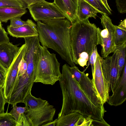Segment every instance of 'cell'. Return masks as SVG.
Instances as JSON below:
<instances>
[{
  "label": "cell",
  "mask_w": 126,
  "mask_h": 126,
  "mask_svg": "<svg viewBox=\"0 0 126 126\" xmlns=\"http://www.w3.org/2000/svg\"><path fill=\"white\" fill-rule=\"evenodd\" d=\"M121 75L112 92L107 102L111 106H117L122 104L126 99V63Z\"/></svg>",
  "instance_id": "12"
},
{
  "label": "cell",
  "mask_w": 126,
  "mask_h": 126,
  "mask_svg": "<svg viewBox=\"0 0 126 126\" xmlns=\"http://www.w3.org/2000/svg\"><path fill=\"white\" fill-rule=\"evenodd\" d=\"M118 27L125 29H126V19L125 18L123 20L120 22L118 26Z\"/></svg>",
  "instance_id": "35"
},
{
  "label": "cell",
  "mask_w": 126,
  "mask_h": 126,
  "mask_svg": "<svg viewBox=\"0 0 126 126\" xmlns=\"http://www.w3.org/2000/svg\"><path fill=\"white\" fill-rule=\"evenodd\" d=\"M25 44L20 47L17 55L7 70L3 90L6 100L9 97L17 82L19 65L23 58L26 48Z\"/></svg>",
  "instance_id": "10"
},
{
  "label": "cell",
  "mask_w": 126,
  "mask_h": 126,
  "mask_svg": "<svg viewBox=\"0 0 126 126\" xmlns=\"http://www.w3.org/2000/svg\"><path fill=\"white\" fill-rule=\"evenodd\" d=\"M98 13L101 14L100 11L86 1L79 0L77 19L83 21L92 17L95 19Z\"/></svg>",
  "instance_id": "17"
},
{
  "label": "cell",
  "mask_w": 126,
  "mask_h": 126,
  "mask_svg": "<svg viewBox=\"0 0 126 126\" xmlns=\"http://www.w3.org/2000/svg\"><path fill=\"white\" fill-rule=\"evenodd\" d=\"M19 45L10 42L0 44V62L7 70L19 51Z\"/></svg>",
  "instance_id": "14"
},
{
  "label": "cell",
  "mask_w": 126,
  "mask_h": 126,
  "mask_svg": "<svg viewBox=\"0 0 126 126\" xmlns=\"http://www.w3.org/2000/svg\"><path fill=\"white\" fill-rule=\"evenodd\" d=\"M69 70L78 82L79 86L88 96L91 102L96 106L105 110L100 98L98 96L92 79L88 74L81 72L75 65L70 66Z\"/></svg>",
  "instance_id": "9"
},
{
  "label": "cell",
  "mask_w": 126,
  "mask_h": 126,
  "mask_svg": "<svg viewBox=\"0 0 126 126\" xmlns=\"http://www.w3.org/2000/svg\"><path fill=\"white\" fill-rule=\"evenodd\" d=\"M102 15L100 18L103 29L101 30L98 27L97 28V45L101 46V57L105 58L110 54L113 53L116 48L115 28V25L113 24L111 19L108 15L106 14Z\"/></svg>",
  "instance_id": "6"
},
{
  "label": "cell",
  "mask_w": 126,
  "mask_h": 126,
  "mask_svg": "<svg viewBox=\"0 0 126 126\" xmlns=\"http://www.w3.org/2000/svg\"><path fill=\"white\" fill-rule=\"evenodd\" d=\"M24 103L26 108L25 114L31 126H42L53 120L56 109L47 100L36 98L31 92L25 98Z\"/></svg>",
  "instance_id": "5"
},
{
  "label": "cell",
  "mask_w": 126,
  "mask_h": 126,
  "mask_svg": "<svg viewBox=\"0 0 126 126\" xmlns=\"http://www.w3.org/2000/svg\"><path fill=\"white\" fill-rule=\"evenodd\" d=\"M118 12L121 14L126 13V0H115Z\"/></svg>",
  "instance_id": "27"
},
{
  "label": "cell",
  "mask_w": 126,
  "mask_h": 126,
  "mask_svg": "<svg viewBox=\"0 0 126 126\" xmlns=\"http://www.w3.org/2000/svg\"><path fill=\"white\" fill-rule=\"evenodd\" d=\"M8 34V33L4 29H0V44L9 42V39Z\"/></svg>",
  "instance_id": "30"
},
{
  "label": "cell",
  "mask_w": 126,
  "mask_h": 126,
  "mask_svg": "<svg viewBox=\"0 0 126 126\" xmlns=\"http://www.w3.org/2000/svg\"><path fill=\"white\" fill-rule=\"evenodd\" d=\"M6 7L24 8L21 0H0V8Z\"/></svg>",
  "instance_id": "24"
},
{
  "label": "cell",
  "mask_w": 126,
  "mask_h": 126,
  "mask_svg": "<svg viewBox=\"0 0 126 126\" xmlns=\"http://www.w3.org/2000/svg\"><path fill=\"white\" fill-rule=\"evenodd\" d=\"M4 29V28H3L2 26V25L1 24V22L0 21V29Z\"/></svg>",
  "instance_id": "38"
},
{
  "label": "cell",
  "mask_w": 126,
  "mask_h": 126,
  "mask_svg": "<svg viewBox=\"0 0 126 126\" xmlns=\"http://www.w3.org/2000/svg\"><path fill=\"white\" fill-rule=\"evenodd\" d=\"M68 65L65 64L63 66L62 76L59 80L63 99L58 118L76 112L93 120L106 122L103 118L105 110L96 106L91 102L70 71Z\"/></svg>",
  "instance_id": "1"
},
{
  "label": "cell",
  "mask_w": 126,
  "mask_h": 126,
  "mask_svg": "<svg viewBox=\"0 0 126 126\" xmlns=\"http://www.w3.org/2000/svg\"><path fill=\"white\" fill-rule=\"evenodd\" d=\"M98 52L95 63L94 73L92 79L98 95L104 104L108 100L109 91L106 81L103 76L100 60Z\"/></svg>",
  "instance_id": "11"
},
{
  "label": "cell",
  "mask_w": 126,
  "mask_h": 126,
  "mask_svg": "<svg viewBox=\"0 0 126 126\" xmlns=\"http://www.w3.org/2000/svg\"><path fill=\"white\" fill-rule=\"evenodd\" d=\"M126 42L116 46V48L118 50V64L119 67V76L120 77L125 64L126 63Z\"/></svg>",
  "instance_id": "20"
},
{
  "label": "cell",
  "mask_w": 126,
  "mask_h": 126,
  "mask_svg": "<svg viewBox=\"0 0 126 126\" xmlns=\"http://www.w3.org/2000/svg\"><path fill=\"white\" fill-rule=\"evenodd\" d=\"M93 119L78 112H73L57 118L56 126H93Z\"/></svg>",
  "instance_id": "13"
},
{
  "label": "cell",
  "mask_w": 126,
  "mask_h": 126,
  "mask_svg": "<svg viewBox=\"0 0 126 126\" xmlns=\"http://www.w3.org/2000/svg\"><path fill=\"white\" fill-rule=\"evenodd\" d=\"M7 111L0 114V126H16L14 117Z\"/></svg>",
  "instance_id": "22"
},
{
  "label": "cell",
  "mask_w": 126,
  "mask_h": 126,
  "mask_svg": "<svg viewBox=\"0 0 126 126\" xmlns=\"http://www.w3.org/2000/svg\"><path fill=\"white\" fill-rule=\"evenodd\" d=\"M60 66L56 54L51 53L47 48L40 44L36 55L34 82L54 85L62 76Z\"/></svg>",
  "instance_id": "4"
},
{
  "label": "cell",
  "mask_w": 126,
  "mask_h": 126,
  "mask_svg": "<svg viewBox=\"0 0 126 126\" xmlns=\"http://www.w3.org/2000/svg\"><path fill=\"white\" fill-rule=\"evenodd\" d=\"M98 53L96 46H95L93 49L87 65V66L84 70V72L87 68L89 65L91 64V66L92 76L94 74L95 63L96 60L97 54Z\"/></svg>",
  "instance_id": "25"
},
{
  "label": "cell",
  "mask_w": 126,
  "mask_h": 126,
  "mask_svg": "<svg viewBox=\"0 0 126 126\" xmlns=\"http://www.w3.org/2000/svg\"><path fill=\"white\" fill-rule=\"evenodd\" d=\"M33 19L36 22L66 18L62 12L53 2L46 1L37 2L28 8Z\"/></svg>",
  "instance_id": "7"
},
{
  "label": "cell",
  "mask_w": 126,
  "mask_h": 126,
  "mask_svg": "<svg viewBox=\"0 0 126 126\" xmlns=\"http://www.w3.org/2000/svg\"><path fill=\"white\" fill-rule=\"evenodd\" d=\"M20 18V17H16L11 19L9 26L13 28H16L28 24V20L26 21H24L22 20Z\"/></svg>",
  "instance_id": "26"
},
{
  "label": "cell",
  "mask_w": 126,
  "mask_h": 126,
  "mask_svg": "<svg viewBox=\"0 0 126 126\" xmlns=\"http://www.w3.org/2000/svg\"><path fill=\"white\" fill-rule=\"evenodd\" d=\"M115 43L116 46L126 42V29L115 25Z\"/></svg>",
  "instance_id": "21"
},
{
  "label": "cell",
  "mask_w": 126,
  "mask_h": 126,
  "mask_svg": "<svg viewBox=\"0 0 126 126\" xmlns=\"http://www.w3.org/2000/svg\"><path fill=\"white\" fill-rule=\"evenodd\" d=\"M26 9L22 7H6L0 8V21L6 23L11 19L21 17L27 12Z\"/></svg>",
  "instance_id": "18"
},
{
  "label": "cell",
  "mask_w": 126,
  "mask_h": 126,
  "mask_svg": "<svg viewBox=\"0 0 126 126\" xmlns=\"http://www.w3.org/2000/svg\"><path fill=\"white\" fill-rule=\"evenodd\" d=\"M93 124L94 126H110L106 122H104L99 120H93Z\"/></svg>",
  "instance_id": "33"
},
{
  "label": "cell",
  "mask_w": 126,
  "mask_h": 126,
  "mask_svg": "<svg viewBox=\"0 0 126 126\" xmlns=\"http://www.w3.org/2000/svg\"><path fill=\"white\" fill-rule=\"evenodd\" d=\"M0 70L5 73H6L7 70L3 66L0 62Z\"/></svg>",
  "instance_id": "37"
},
{
  "label": "cell",
  "mask_w": 126,
  "mask_h": 126,
  "mask_svg": "<svg viewBox=\"0 0 126 126\" xmlns=\"http://www.w3.org/2000/svg\"><path fill=\"white\" fill-rule=\"evenodd\" d=\"M113 53L112 55L108 56L105 58L100 56L103 75L109 92L113 91L120 78L118 75V50L116 48Z\"/></svg>",
  "instance_id": "8"
},
{
  "label": "cell",
  "mask_w": 126,
  "mask_h": 126,
  "mask_svg": "<svg viewBox=\"0 0 126 126\" xmlns=\"http://www.w3.org/2000/svg\"><path fill=\"white\" fill-rule=\"evenodd\" d=\"M24 5V8L26 9L30 5L34 3L40 2L45 1V0H21Z\"/></svg>",
  "instance_id": "31"
},
{
  "label": "cell",
  "mask_w": 126,
  "mask_h": 126,
  "mask_svg": "<svg viewBox=\"0 0 126 126\" xmlns=\"http://www.w3.org/2000/svg\"><path fill=\"white\" fill-rule=\"evenodd\" d=\"M92 5L101 13L109 16L111 14V12L107 9L101 0H84Z\"/></svg>",
  "instance_id": "23"
},
{
  "label": "cell",
  "mask_w": 126,
  "mask_h": 126,
  "mask_svg": "<svg viewBox=\"0 0 126 126\" xmlns=\"http://www.w3.org/2000/svg\"><path fill=\"white\" fill-rule=\"evenodd\" d=\"M37 22L39 42L42 46L54 50L71 66L73 59L70 30L71 22L66 18Z\"/></svg>",
  "instance_id": "2"
},
{
  "label": "cell",
  "mask_w": 126,
  "mask_h": 126,
  "mask_svg": "<svg viewBox=\"0 0 126 126\" xmlns=\"http://www.w3.org/2000/svg\"><path fill=\"white\" fill-rule=\"evenodd\" d=\"M79 0H54L53 2L71 24L77 19Z\"/></svg>",
  "instance_id": "16"
},
{
  "label": "cell",
  "mask_w": 126,
  "mask_h": 126,
  "mask_svg": "<svg viewBox=\"0 0 126 126\" xmlns=\"http://www.w3.org/2000/svg\"><path fill=\"white\" fill-rule=\"evenodd\" d=\"M12 106V109L9 113L14 117L16 123V126H31L25 114L26 107L17 106L16 104Z\"/></svg>",
  "instance_id": "19"
},
{
  "label": "cell",
  "mask_w": 126,
  "mask_h": 126,
  "mask_svg": "<svg viewBox=\"0 0 126 126\" xmlns=\"http://www.w3.org/2000/svg\"><path fill=\"white\" fill-rule=\"evenodd\" d=\"M6 73L0 70V88H2L6 78Z\"/></svg>",
  "instance_id": "32"
},
{
  "label": "cell",
  "mask_w": 126,
  "mask_h": 126,
  "mask_svg": "<svg viewBox=\"0 0 126 126\" xmlns=\"http://www.w3.org/2000/svg\"><path fill=\"white\" fill-rule=\"evenodd\" d=\"M101 0L108 10L111 12L112 10L108 4L107 0Z\"/></svg>",
  "instance_id": "36"
},
{
  "label": "cell",
  "mask_w": 126,
  "mask_h": 126,
  "mask_svg": "<svg viewBox=\"0 0 126 126\" xmlns=\"http://www.w3.org/2000/svg\"><path fill=\"white\" fill-rule=\"evenodd\" d=\"M28 24L16 28L7 26L8 33L13 37L25 38L38 36V33L36 24L32 20L28 19Z\"/></svg>",
  "instance_id": "15"
},
{
  "label": "cell",
  "mask_w": 126,
  "mask_h": 126,
  "mask_svg": "<svg viewBox=\"0 0 126 126\" xmlns=\"http://www.w3.org/2000/svg\"><path fill=\"white\" fill-rule=\"evenodd\" d=\"M6 103L3 89L0 88V114L4 112V106Z\"/></svg>",
  "instance_id": "29"
},
{
  "label": "cell",
  "mask_w": 126,
  "mask_h": 126,
  "mask_svg": "<svg viewBox=\"0 0 126 126\" xmlns=\"http://www.w3.org/2000/svg\"><path fill=\"white\" fill-rule=\"evenodd\" d=\"M57 118L54 120L45 123L42 125V126H56Z\"/></svg>",
  "instance_id": "34"
},
{
  "label": "cell",
  "mask_w": 126,
  "mask_h": 126,
  "mask_svg": "<svg viewBox=\"0 0 126 126\" xmlns=\"http://www.w3.org/2000/svg\"><path fill=\"white\" fill-rule=\"evenodd\" d=\"M27 68V63L23 58L19 65L17 80L19 76L22 75L26 72Z\"/></svg>",
  "instance_id": "28"
},
{
  "label": "cell",
  "mask_w": 126,
  "mask_h": 126,
  "mask_svg": "<svg viewBox=\"0 0 126 126\" xmlns=\"http://www.w3.org/2000/svg\"><path fill=\"white\" fill-rule=\"evenodd\" d=\"M97 27L88 19H77L71 24L70 30L71 47L75 64L86 66L92 51L97 45Z\"/></svg>",
  "instance_id": "3"
}]
</instances>
